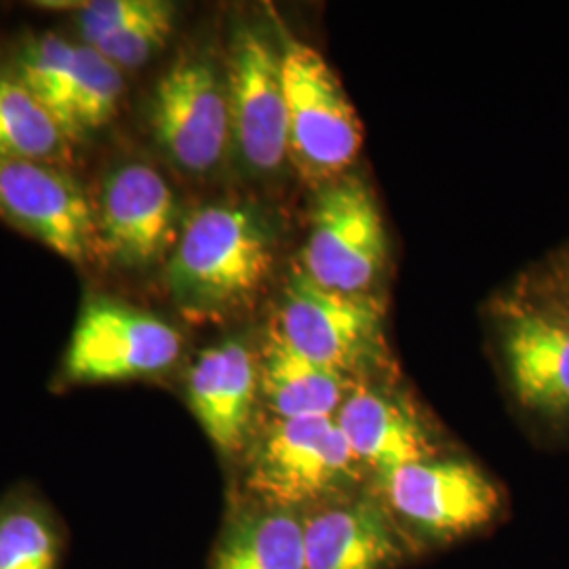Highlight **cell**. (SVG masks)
<instances>
[{
  "label": "cell",
  "mask_w": 569,
  "mask_h": 569,
  "mask_svg": "<svg viewBox=\"0 0 569 569\" xmlns=\"http://www.w3.org/2000/svg\"><path fill=\"white\" fill-rule=\"evenodd\" d=\"M226 84L232 146L253 173H274L289 157V112L284 98L281 49L258 28L234 32Z\"/></svg>",
  "instance_id": "obj_8"
},
{
  "label": "cell",
  "mask_w": 569,
  "mask_h": 569,
  "mask_svg": "<svg viewBox=\"0 0 569 569\" xmlns=\"http://www.w3.org/2000/svg\"><path fill=\"white\" fill-rule=\"evenodd\" d=\"M176 28V7L171 2L157 0L154 9L142 18L110 37L108 41L96 44L93 49L102 53L106 60L114 63L121 72L140 70L164 49Z\"/></svg>",
  "instance_id": "obj_22"
},
{
  "label": "cell",
  "mask_w": 569,
  "mask_h": 569,
  "mask_svg": "<svg viewBox=\"0 0 569 569\" xmlns=\"http://www.w3.org/2000/svg\"><path fill=\"white\" fill-rule=\"evenodd\" d=\"M150 127L164 157L186 173L218 169L232 146L226 72L204 56H182L157 82Z\"/></svg>",
  "instance_id": "obj_6"
},
{
  "label": "cell",
  "mask_w": 569,
  "mask_h": 569,
  "mask_svg": "<svg viewBox=\"0 0 569 569\" xmlns=\"http://www.w3.org/2000/svg\"><path fill=\"white\" fill-rule=\"evenodd\" d=\"M289 112V159L310 182L342 176L363 148V122L326 58L284 37L281 44Z\"/></svg>",
  "instance_id": "obj_2"
},
{
  "label": "cell",
  "mask_w": 569,
  "mask_h": 569,
  "mask_svg": "<svg viewBox=\"0 0 569 569\" xmlns=\"http://www.w3.org/2000/svg\"><path fill=\"white\" fill-rule=\"evenodd\" d=\"M0 218L72 264L100 251L96 201L66 167L0 159Z\"/></svg>",
  "instance_id": "obj_9"
},
{
  "label": "cell",
  "mask_w": 569,
  "mask_h": 569,
  "mask_svg": "<svg viewBox=\"0 0 569 569\" xmlns=\"http://www.w3.org/2000/svg\"><path fill=\"white\" fill-rule=\"evenodd\" d=\"M387 258V226L369 186L359 178L326 183L312 204L302 272L326 289L361 296Z\"/></svg>",
  "instance_id": "obj_5"
},
{
  "label": "cell",
  "mask_w": 569,
  "mask_h": 569,
  "mask_svg": "<svg viewBox=\"0 0 569 569\" xmlns=\"http://www.w3.org/2000/svg\"><path fill=\"white\" fill-rule=\"evenodd\" d=\"M79 44L56 32H41L21 44L16 79L63 127L68 91L77 66Z\"/></svg>",
  "instance_id": "obj_21"
},
{
  "label": "cell",
  "mask_w": 569,
  "mask_h": 569,
  "mask_svg": "<svg viewBox=\"0 0 569 569\" xmlns=\"http://www.w3.org/2000/svg\"><path fill=\"white\" fill-rule=\"evenodd\" d=\"M260 395L279 420L336 418L350 395V378L310 361L272 327L260 359Z\"/></svg>",
  "instance_id": "obj_16"
},
{
  "label": "cell",
  "mask_w": 569,
  "mask_h": 569,
  "mask_svg": "<svg viewBox=\"0 0 569 569\" xmlns=\"http://www.w3.org/2000/svg\"><path fill=\"white\" fill-rule=\"evenodd\" d=\"M182 333L161 317L96 296L81 308L61 363L66 385H121L161 376L182 355Z\"/></svg>",
  "instance_id": "obj_3"
},
{
  "label": "cell",
  "mask_w": 569,
  "mask_h": 569,
  "mask_svg": "<svg viewBox=\"0 0 569 569\" xmlns=\"http://www.w3.org/2000/svg\"><path fill=\"white\" fill-rule=\"evenodd\" d=\"M258 392L260 363L243 340H226L203 350L186 380L190 411L224 456L244 448Z\"/></svg>",
  "instance_id": "obj_13"
},
{
  "label": "cell",
  "mask_w": 569,
  "mask_h": 569,
  "mask_svg": "<svg viewBox=\"0 0 569 569\" xmlns=\"http://www.w3.org/2000/svg\"><path fill=\"white\" fill-rule=\"evenodd\" d=\"M302 531L305 569H385L401 550L387 510L373 502L327 507Z\"/></svg>",
  "instance_id": "obj_15"
},
{
  "label": "cell",
  "mask_w": 569,
  "mask_h": 569,
  "mask_svg": "<svg viewBox=\"0 0 569 569\" xmlns=\"http://www.w3.org/2000/svg\"><path fill=\"white\" fill-rule=\"evenodd\" d=\"M510 388L531 413L569 420V305L517 308L502 329Z\"/></svg>",
  "instance_id": "obj_12"
},
{
  "label": "cell",
  "mask_w": 569,
  "mask_h": 569,
  "mask_svg": "<svg viewBox=\"0 0 569 569\" xmlns=\"http://www.w3.org/2000/svg\"><path fill=\"white\" fill-rule=\"evenodd\" d=\"M211 569H305L302 521L293 510H241L226 526Z\"/></svg>",
  "instance_id": "obj_17"
},
{
  "label": "cell",
  "mask_w": 569,
  "mask_h": 569,
  "mask_svg": "<svg viewBox=\"0 0 569 569\" xmlns=\"http://www.w3.org/2000/svg\"><path fill=\"white\" fill-rule=\"evenodd\" d=\"M178 199L152 164L110 169L96 201L98 243L103 256L127 270H146L173 251L180 237Z\"/></svg>",
  "instance_id": "obj_10"
},
{
  "label": "cell",
  "mask_w": 569,
  "mask_h": 569,
  "mask_svg": "<svg viewBox=\"0 0 569 569\" xmlns=\"http://www.w3.org/2000/svg\"><path fill=\"white\" fill-rule=\"evenodd\" d=\"M60 521L32 491H11L0 500V569H60Z\"/></svg>",
  "instance_id": "obj_19"
},
{
  "label": "cell",
  "mask_w": 569,
  "mask_h": 569,
  "mask_svg": "<svg viewBox=\"0 0 569 569\" xmlns=\"http://www.w3.org/2000/svg\"><path fill=\"white\" fill-rule=\"evenodd\" d=\"M157 0H91L74 4V23L82 44L96 47L146 18Z\"/></svg>",
  "instance_id": "obj_23"
},
{
  "label": "cell",
  "mask_w": 569,
  "mask_h": 569,
  "mask_svg": "<svg viewBox=\"0 0 569 569\" xmlns=\"http://www.w3.org/2000/svg\"><path fill=\"white\" fill-rule=\"evenodd\" d=\"M359 467L336 418H277L249 458L247 489L256 505L293 510L342 491Z\"/></svg>",
  "instance_id": "obj_4"
},
{
  "label": "cell",
  "mask_w": 569,
  "mask_h": 569,
  "mask_svg": "<svg viewBox=\"0 0 569 569\" xmlns=\"http://www.w3.org/2000/svg\"><path fill=\"white\" fill-rule=\"evenodd\" d=\"M122 74L93 47L79 44L63 117V131L72 142L100 131L119 114L124 96Z\"/></svg>",
  "instance_id": "obj_20"
},
{
  "label": "cell",
  "mask_w": 569,
  "mask_h": 569,
  "mask_svg": "<svg viewBox=\"0 0 569 569\" xmlns=\"http://www.w3.org/2000/svg\"><path fill=\"white\" fill-rule=\"evenodd\" d=\"M274 329L287 345L345 376L376 366L382 355V308L366 293L350 296L293 272Z\"/></svg>",
  "instance_id": "obj_7"
},
{
  "label": "cell",
  "mask_w": 569,
  "mask_h": 569,
  "mask_svg": "<svg viewBox=\"0 0 569 569\" xmlns=\"http://www.w3.org/2000/svg\"><path fill=\"white\" fill-rule=\"evenodd\" d=\"M336 422L357 462L373 468L380 479L432 456V443L418 418L378 390H350Z\"/></svg>",
  "instance_id": "obj_14"
},
{
  "label": "cell",
  "mask_w": 569,
  "mask_h": 569,
  "mask_svg": "<svg viewBox=\"0 0 569 569\" xmlns=\"http://www.w3.org/2000/svg\"><path fill=\"white\" fill-rule=\"evenodd\" d=\"M388 507L432 536H462L489 526L502 496L488 475L470 462L425 460L382 479Z\"/></svg>",
  "instance_id": "obj_11"
},
{
  "label": "cell",
  "mask_w": 569,
  "mask_h": 569,
  "mask_svg": "<svg viewBox=\"0 0 569 569\" xmlns=\"http://www.w3.org/2000/svg\"><path fill=\"white\" fill-rule=\"evenodd\" d=\"M272 264L274 237L256 209L207 204L183 222L164 283L190 321H224L253 305Z\"/></svg>",
  "instance_id": "obj_1"
},
{
  "label": "cell",
  "mask_w": 569,
  "mask_h": 569,
  "mask_svg": "<svg viewBox=\"0 0 569 569\" xmlns=\"http://www.w3.org/2000/svg\"><path fill=\"white\" fill-rule=\"evenodd\" d=\"M72 146L58 119L16 77L0 74V159L68 167Z\"/></svg>",
  "instance_id": "obj_18"
}]
</instances>
